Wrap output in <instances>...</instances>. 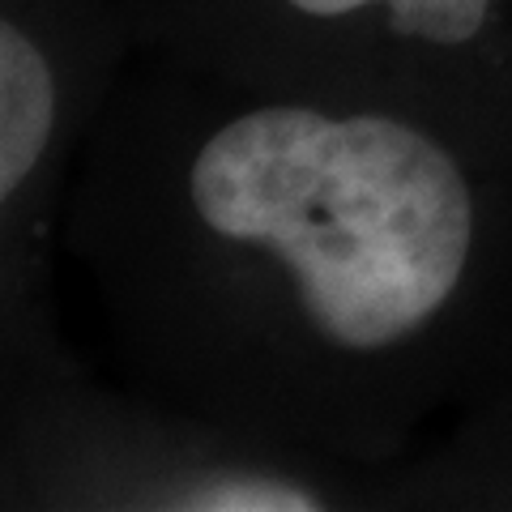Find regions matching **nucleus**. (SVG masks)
Returning <instances> with one entry per match:
<instances>
[{
    "instance_id": "1",
    "label": "nucleus",
    "mask_w": 512,
    "mask_h": 512,
    "mask_svg": "<svg viewBox=\"0 0 512 512\" xmlns=\"http://www.w3.org/2000/svg\"><path fill=\"white\" fill-rule=\"evenodd\" d=\"M188 188L218 235L282 256L312 325L346 350L427 325L470 256L457 163L384 116L248 111L205 141Z\"/></svg>"
},
{
    "instance_id": "2",
    "label": "nucleus",
    "mask_w": 512,
    "mask_h": 512,
    "mask_svg": "<svg viewBox=\"0 0 512 512\" xmlns=\"http://www.w3.org/2000/svg\"><path fill=\"white\" fill-rule=\"evenodd\" d=\"M52 69L13 22L0 26V197H9L30 171L52 133Z\"/></svg>"
},
{
    "instance_id": "3",
    "label": "nucleus",
    "mask_w": 512,
    "mask_h": 512,
    "mask_svg": "<svg viewBox=\"0 0 512 512\" xmlns=\"http://www.w3.org/2000/svg\"><path fill=\"white\" fill-rule=\"evenodd\" d=\"M291 5L316 18H342L376 0H291ZM380 5H389L393 30L427 43H470L487 22V0H380Z\"/></svg>"
},
{
    "instance_id": "4",
    "label": "nucleus",
    "mask_w": 512,
    "mask_h": 512,
    "mask_svg": "<svg viewBox=\"0 0 512 512\" xmlns=\"http://www.w3.org/2000/svg\"><path fill=\"white\" fill-rule=\"evenodd\" d=\"M184 508H205V512H312L320 508L316 495L303 487L278 483V478H218V483L192 491Z\"/></svg>"
}]
</instances>
